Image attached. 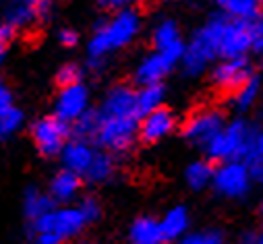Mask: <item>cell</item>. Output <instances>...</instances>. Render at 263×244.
Returning <instances> with one entry per match:
<instances>
[{"label": "cell", "instance_id": "52a82bcc", "mask_svg": "<svg viewBox=\"0 0 263 244\" xmlns=\"http://www.w3.org/2000/svg\"><path fill=\"white\" fill-rule=\"evenodd\" d=\"M69 137L67 122L58 116H46L33 125V141L44 155H56L64 149Z\"/></svg>", "mask_w": 263, "mask_h": 244}, {"label": "cell", "instance_id": "cb8c5ba5", "mask_svg": "<svg viewBox=\"0 0 263 244\" xmlns=\"http://www.w3.org/2000/svg\"><path fill=\"white\" fill-rule=\"evenodd\" d=\"M259 91H261L259 79L251 77L245 85H240V87L234 91L232 106H234L238 112H247L249 108H253V106H255V101H257V97H259Z\"/></svg>", "mask_w": 263, "mask_h": 244}, {"label": "cell", "instance_id": "83f0119b", "mask_svg": "<svg viewBox=\"0 0 263 244\" xmlns=\"http://www.w3.org/2000/svg\"><path fill=\"white\" fill-rule=\"evenodd\" d=\"M178 244H226V234L220 228H210L201 232L184 234Z\"/></svg>", "mask_w": 263, "mask_h": 244}, {"label": "cell", "instance_id": "1f68e13d", "mask_svg": "<svg viewBox=\"0 0 263 244\" xmlns=\"http://www.w3.org/2000/svg\"><path fill=\"white\" fill-rule=\"evenodd\" d=\"M251 50L263 52V17H257L251 23Z\"/></svg>", "mask_w": 263, "mask_h": 244}, {"label": "cell", "instance_id": "9c48e42d", "mask_svg": "<svg viewBox=\"0 0 263 244\" xmlns=\"http://www.w3.org/2000/svg\"><path fill=\"white\" fill-rule=\"evenodd\" d=\"M251 50V23L238 19H226L218 56L222 58H240Z\"/></svg>", "mask_w": 263, "mask_h": 244}, {"label": "cell", "instance_id": "44dd1931", "mask_svg": "<svg viewBox=\"0 0 263 244\" xmlns=\"http://www.w3.org/2000/svg\"><path fill=\"white\" fill-rule=\"evenodd\" d=\"M214 166L210 161H193L186 172H184V180H186V185L193 189V191H203L208 187H212V180H214Z\"/></svg>", "mask_w": 263, "mask_h": 244}, {"label": "cell", "instance_id": "ac0fdd59", "mask_svg": "<svg viewBox=\"0 0 263 244\" xmlns=\"http://www.w3.org/2000/svg\"><path fill=\"white\" fill-rule=\"evenodd\" d=\"M189 211L184 207H174L166 213V217L160 221V228H162V238L164 242L168 240H176V238H182L189 230Z\"/></svg>", "mask_w": 263, "mask_h": 244}, {"label": "cell", "instance_id": "e0dca14e", "mask_svg": "<svg viewBox=\"0 0 263 244\" xmlns=\"http://www.w3.org/2000/svg\"><path fill=\"white\" fill-rule=\"evenodd\" d=\"M220 9L230 17L238 21H255L259 17L263 0H216Z\"/></svg>", "mask_w": 263, "mask_h": 244}, {"label": "cell", "instance_id": "e575fe53", "mask_svg": "<svg viewBox=\"0 0 263 244\" xmlns=\"http://www.w3.org/2000/svg\"><path fill=\"white\" fill-rule=\"evenodd\" d=\"M9 108H13V97H11V91L0 81V114H5Z\"/></svg>", "mask_w": 263, "mask_h": 244}, {"label": "cell", "instance_id": "2e32d148", "mask_svg": "<svg viewBox=\"0 0 263 244\" xmlns=\"http://www.w3.org/2000/svg\"><path fill=\"white\" fill-rule=\"evenodd\" d=\"M93 155H96L93 149L83 139L71 141V143L64 145V149H62V161H64V166H67V170H71L75 174H85L87 168L93 161Z\"/></svg>", "mask_w": 263, "mask_h": 244}, {"label": "cell", "instance_id": "484cf974", "mask_svg": "<svg viewBox=\"0 0 263 244\" xmlns=\"http://www.w3.org/2000/svg\"><path fill=\"white\" fill-rule=\"evenodd\" d=\"M112 172H114L112 157L108 153H96L91 166L85 172V176H87L89 182H104V180H108L112 176Z\"/></svg>", "mask_w": 263, "mask_h": 244}, {"label": "cell", "instance_id": "ba28073f", "mask_svg": "<svg viewBox=\"0 0 263 244\" xmlns=\"http://www.w3.org/2000/svg\"><path fill=\"white\" fill-rule=\"evenodd\" d=\"M87 221L83 219L79 209H60V211H50L42 217H37L33 221V230L37 232H52L58 234L62 240L64 238H71L77 232H81V228Z\"/></svg>", "mask_w": 263, "mask_h": 244}, {"label": "cell", "instance_id": "74e56055", "mask_svg": "<svg viewBox=\"0 0 263 244\" xmlns=\"http://www.w3.org/2000/svg\"><path fill=\"white\" fill-rule=\"evenodd\" d=\"M104 3H106L108 7H114V9H126L128 5L137 3V0H104Z\"/></svg>", "mask_w": 263, "mask_h": 244}, {"label": "cell", "instance_id": "60d3db41", "mask_svg": "<svg viewBox=\"0 0 263 244\" xmlns=\"http://www.w3.org/2000/svg\"><path fill=\"white\" fill-rule=\"evenodd\" d=\"M5 48H7V44L0 42V63H3V58H5Z\"/></svg>", "mask_w": 263, "mask_h": 244}, {"label": "cell", "instance_id": "3957f363", "mask_svg": "<svg viewBox=\"0 0 263 244\" xmlns=\"http://www.w3.org/2000/svg\"><path fill=\"white\" fill-rule=\"evenodd\" d=\"M255 129L245 120H232L212 139V143L205 147V153L214 161H232V159H245L251 141H253Z\"/></svg>", "mask_w": 263, "mask_h": 244}, {"label": "cell", "instance_id": "8992f818", "mask_svg": "<svg viewBox=\"0 0 263 244\" xmlns=\"http://www.w3.org/2000/svg\"><path fill=\"white\" fill-rule=\"evenodd\" d=\"M226 127V120L222 116V112L218 110H199L195 112L184 125V137L186 141H191L193 145L199 147H208L212 143V139Z\"/></svg>", "mask_w": 263, "mask_h": 244}, {"label": "cell", "instance_id": "8d00e7d4", "mask_svg": "<svg viewBox=\"0 0 263 244\" xmlns=\"http://www.w3.org/2000/svg\"><path fill=\"white\" fill-rule=\"evenodd\" d=\"M13 33H15V27L7 21V23H3V25H0V42H9L11 37H13Z\"/></svg>", "mask_w": 263, "mask_h": 244}, {"label": "cell", "instance_id": "f1b7e54d", "mask_svg": "<svg viewBox=\"0 0 263 244\" xmlns=\"http://www.w3.org/2000/svg\"><path fill=\"white\" fill-rule=\"evenodd\" d=\"M23 125V114L17 108H9L5 114H0V139L15 135Z\"/></svg>", "mask_w": 263, "mask_h": 244}, {"label": "cell", "instance_id": "7402d4cb", "mask_svg": "<svg viewBox=\"0 0 263 244\" xmlns=\"http://www.w3.org/2000/svg\"><path fill=\"white\" fill-rule=\"evenodd\" d=\"M257 185H263V131H255L251 147L242 159Z\"/></svg>", "mask_w": 263, "mask_h": 244}, {"label": "cell", "instance_id": "7c38bea8", "mask_svg": "<svg viewBox=\"0 0 263 244\" xmlns=\"http://www.w3.org/2000/svg\"><path fill=\"white\" fill-rule=\"evenodd\" d=\"M154 44L158 48V52H162L168 60L176 65L178 60H182V54H184V44L180 39V31H178V25L172 21V19H164L156 25L154 29Z\"/></svg>", "mask_w": 263, "mask_h": 244}, {"label": "cell", "instance_id": "f546056e", "mask_svg": "<svg viewBox=\"0 0 263 244\" xmlns=\"http://www.w3.org/2000/svg\"><path fill=\"white\" fill-rule=\"evenodd\" d=\"M37 17V11L33 7H25V5H13L9 11V23L13 27H25L29 25L33 19Z\"/></svg>", "mask_w": 263, "mask_h": 244}, {"label": "cell", "instance_id": "d590c367", "mask_svg": "<svg viewBox=\"0 0 263 244\" xmlns=\"http://www.w3.org/2000/svg\"><path fill=\"white\" fill-rule=\"evenodd\" d=\"M77 42H79V35H77L73 29H64V31H60V44H62V46L73 48V46H77Z\"/></svg>", "mask_w": 263, "mask_h": 244}, {"label": "cell", "instance_id": "5bb4252c", "mask_svg": "<svg viewBox=\"0 0 263 244\" xmlns=\"http://www.w3.org/2000/svg\"><path fill=\"white\" fill-rule=\"evenodd\" d=\"M102 116H137V91H133L126 85H118L110 89V93L104 99Z\"/></svg>", "mask_w": 263, "mask_h": 244}, {"label": "cell", "instance_id": "d4e9b609", "mask_svg": "<svg viewBox=\"0 0 263 244\" xmlns=\"http://www.w3.org/2000/svg\"><path fill=\"white\" fill-rule=\"evenodd\" d=\"M52 209H54V199H50V197H46V195H42L37 191H29L27 193V197H25V215L29 219L35 221L37 217L50 213Z\"/></svg>", "mask_w": 263, "mask_h": 244}, {"label": "cell", "instance_id": "ab89813d", "mask_svg": "<svg viewBox=\"0 0 263 244\" xmlns=\"http://www.w3.org/2000/svg\"><path fill=\"white\" fill-rule=\"evenodd\" d=\"M253 244H263V223H261V228L255 232V240H253Z\"/></svg>", "mask_w": 263, "mask_h": 244}, {"label": "cell", "instance_id": "8fae6325", "mask_svg": "<svg viewBox=\"0 0 263 244\" xmlns=\"http://www.w3.org/2000/svg\"><path fill=\"white\" fill-rule=\"evenodd\" d=\"M89 93L83 83H73V85H64L58 93L56 99V116L64 122H75L85 110H87Z\"/></svg>", "mask_w": 263, "mask_h": 244}, {"label": "cell", "instance_id": "6da1fadb", "mask_svg": "<svg viewBox=\"0 0 263 244\" xmlns=\"http://www.w3.org/2000/svg\"><path fill=\"white\" fill-rule=\"evenodd\" d=\"M141 21L139 15L133 9H120L108 23H104L96 35L89 42V63L93 69H100L104 58L114 52L124 48L130 39L139 33Z\"/></svg>", "mask_w": 263, "mask_h": 244}, {"label": "cell", "instance_id": "5b68a950", "mask_svg": "<svg viewBox=\"0 0 263 244\" xmlns=\"http://www.w3.org/2000/svg\"><path fill=\"white\" fill-rule=\"evenodd\" d=\"M139 133V118L137 116H102L100 114V129L96 139L114 151H124L133 145Z\"/></svg>", "mask_w": 263, "mask_h": 244}, {"label": "cell", "instance_id": "d6a6232c", "mask_svg": "<svg viewBox=\"0 0 263 244\" xmlns=\"http://www.w3.org/2000/svg\"><path fill=\"white\" fill-rule=\"evenodd\" d=\"M79 211H81L85 221H93L100 217V205L96 199H83V203L79 205Z\"/></svg>", "mask_w": 263, "mask_h": 244}, {"label": "cell", "instance_id": "d6986e66", "mask_svg": "<svg viewBox=\"0 0 263 244\" xmlns=\"http://www.w3.org/2000/svg\"><path fill=\"white\" fill-rule=\"evenodd\" d=\"M81 187V178L79 174L71 172V170H64L60 174L54 176L52 185H50V193H52V199L54 201H69L75 197V193L79 191Z\"/></svg>", "mask_w": 263, "mask_h": 244}, {"label": "cell", "instance_id": "4fadbf2b", "mask_svg": "<svg viewBox=\"0 0 263 244\" xmlns=\"http://www.w3.org/2000/svg\"><path fill=\"white\" fill-rule=\"evenodd\" d=\"M176 120L172 116L170 110L166 108H158L154 112H149L147 116H143L141 125H139V135L145 143H156L164 137H168L174 131Z\"/></svg>", "mask_w": 263, "mask_h": 244}, {"label": "cell", "instance_id": "f35d334b", "mask_svg": "<svg viewBox=\"0 0 263 244\" xmlns=\"http://www.w3.org/2000/svg\"><path fill=\"white\" fill-rule=\"evenodd\" d=\"M37 3L40 0H13V5H25V7H33L37 11Z\"/></svg>", "mask_w": 263, "mask_h": 244}, {"label": "cell", "instance_id": "836d02e7", "mask_svg": "<svg viewBox=\"0 0 263 244\" xmlns=\"http://www.w3.org/2000/svg\"><path fill=\"white\" fill-rule=\"evenodd\" d=\"M35 244H62V238L58 234H52V232H37Z\"/></svg>", "mask_w": 263, "mask_h": 244}, {"label": "cell", "instance_id": "7bdbcfd3", "mask_svg": "<svg viewBox=\"0 0 263 244\" xmlns=\"http://www.w3.org/2000/svg\"><path fill=\"white\" fill-rule=\"evenodd\" d=\"M154 244H164V242H154Z\"/></svg>", "mask_w": 263, "mask_h": 244}, {"label": "cell", "instance_id": "b9f144b4", "mask_svg": "<svg viewBox=\"0 0 263 244\" xmlns=\"http://www.w3.org/2000/svg\"><path fill=\"white\" fill-rule=\"evenodd\" d=\"M79 244H96V242H79Z\"/></svg>", "mask_w": 263, "mask_h": 244}, {"label": "cell", "instance_id": "ffe728a7", "mask_svg": "<svg viewBox=\"0 0 263 244\" xmlns=\"http://www.w3.org/2000/svg\"><path fill=\"white\" fill-rule=\"evenodd\" d=\"M130 238L135 244H154V242H164L162 238V228L160 221L154 217H139L135 219L133 228H130Z\"/></svg>", "mask_w": 263, "mask_h": 244}, {"label": "cell", "instance_id": "4dcf8cb0", "mask_svg": "<svg viewBox=\"0 0 263 244\" xmlns=\"http://www.w3.org/2000/svg\"><path fill=\"white\" fill-rule=\"evenodd\" d=\"M79 79H81V71H79V67H75V65H67V67H62L60 71H58V83L64 87V85H73V83H79Z\"/></svg>", "mask_w": 263, "mask_h": 244}, {"label": "cell", "instance_id": "7a4b0ae2", "mask_svg": "<svg viewBox=\"0 0 263 244\" xmlns=\"http://www.w3.org/2000/svg\"><path fill=\"white\" fill-rule=\"evenodd\" d=\"M224 23H226V17H214L195 33L193 42L184 48V54H182V69L186 75L203 73L205 67L218 56Z\"/></svg>", "mask_w": 263, "mask_h": 244}, {"label": "cell", "instance_id": "4316f807", "mask_svg": "<svg viewBox=\"0 0 263 244\" xmlns=\"http://www.w3.org/2000/svg\"><path fill=\"white\" fill-rule=\"evenodd\" d=\"M98 129H100V112H89L85 110L77 120H75V133L79 139L87 141L91 137L98 135Z\"/></svg>", "mask_w": 263, "mask_h": 244}, {"label": "cell", "instance_id": "30bf717a", "mask_svg": "<svg viewBox=\"0 0 263 244\" xmlns=\"http://www.w3.org/2000/svg\"><path fill=\"white\" fill-rule=\"evenodd\" d=\"M251 77H253L251 75V63L245 56L224 58L222 63L214 69V83L224 91H236Z\"/></svg>", "mask_w": 263, "mask_h": 244}, {"label": "cell", "instance_id": "603a6c76", "mask_svg": "<svg viewBox=\"0 0 263 244\" xmlns=\"http://www.w3.org/2000/svg\"><path fill=\"white\" fill-rule=\"evenodd\" d=\"M162 99H164V87L160 83L143 85L137 91V114H139V118H143L149 112L162 108Z\"/></svg>", "mask_w": 263, "mask_h": 244}, {"label": "cell", "instance_id": "277c9868", "mask_svg": "<svg viewBox=\"0 0 263 244\" xmlns=\"http://www.w3.org/2000/svg\"><path fill=\"white\" fill-rule=\"evenodd\" d=\"M255 185V180L242 159H232V161H222L214 170V180L212 187L214 191L230 201H240L245 199Z\"/></svg>", "mask_w": 263, "mask_h": 244}, {"label": "cell", "instance_id": "9a60e30c", "mask_svg": "<svg viewBox=\"0 0 263 244\" xmlns=\"http://www.w3.org/2000/svg\"><path fill=\"white\" fill-rule=\"evenodd\" d=\"M172 67H174L172 60H168L162 52H156V54L145 56L139 63V67L135 71V79L141 85H156L170 73Z\"/></svg>", "mask_w": 263, "mask_h": 244}]
</instances>
